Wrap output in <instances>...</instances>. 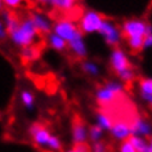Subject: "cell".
<instances>
[{
  "label": "cell",
  "mask_w": 152,
  "mask_h": 152,
  "mask_svg": "<svg viewBox=\"0 0 152 152\" xmlns=\"http://www.w3.org/2000/svg\"><path fill=\"white\" fill-rule=\"evenodd\" d=\"M151 48H152V32H150L146 37H144V47H143V49H151Z\"/></svg>",
  "instance_id": "27"
},
{
  "label": "cell",
  "mask_w": 152,
  "mask_h": 152,
  "mask_svg": "<svg viewBox=\"0 0 152 152\" xmlns=\"http://www.w3.org/2000/svg\"><path fill=\"white\" fill-rule=\"evenodd\" d=\"M34 56H35V52H34L32 47H28V48H23L22 49V57L25 59H32Z\"/></svg>",
  "instance_id": "25"
},
{
  "label": "cell",
  "mask_w": 152,
  "mask_h": 152,
  "mask_svg": "<svg viewBox=\"0 0 152 152\" xmlns=\"http://www.w3.org/2000/svg\"><path fill=\"white\" fill-rule=\"evenodd\" d=\"M103 134H104V130L102 128H99L97 124L92 125V126L88 128V138L92 140V142H99L103 138Z\"/></svg>",
  "instance_id": "20"
},
{
  "label": "cell",
  "mask_w": 152,
  "mask_h": 152,
  "mask_svg": "<svg viewBox=\"0 0 152 152\" xmlns=\"http://www.w3.org/2000/svg\"><path fill=\"white\" fill-rule=\"evenodd\" d=\"M90 152H108V148H107V144L104 142H94L90 147Z\"/></svg>",
  "instance_id": "21"
},
{
  "label": "cell",
  "mask_w": 152,
  "mask_h": 152,
  "mask_svg": "<svg viewBox=\"0 0 152 152\" xmlns=\"http://www.w3.org/2000/svg\"><path fill=\"white\" fill-rule=\"evenodd\" d=\"M20 99H21V104L25 110H27L28 112H32L35 110V104H36V99L32 92H30L27 89H23L20 92Z\"/></svg>",
  "instance_id": "15"
},
{
  "label": "cell",
  "mask_w": 152,
  "mask_h": 152,
  "mask_svg": "<svg viewBox=\"0 0 152 152\" xmlns=\"http://www.w3.org/2000/svg\"><path fill=\"white\" fill-rule=\"evenodd\" d=\"M3 9V0H0V10Z\"/></svg>",
  "instance_id": "29"
},
{
  "label": "cell",
  "mask_w": 152,
  "mask_h": 152,
  "mask_svg": "<svg viewBox=\"0 0 152 152\" xmlns=\"http://www.w3.org/2000/svg\"><path fill=\"white\" fill-rule=\"evenodd\" d=\"M98 34L103 37L106 44L113 48H117V45L120 44L121 39H123L121 28L112 20H110V18H104L103 20Z\"/></svg>",
  "instance_id": "7"
},
{
  "label": "cell",
  "mask_w": 152,
  "mask_h": 152,
  "mask_svg": "<svg viewBox=\"0 0 152 152\" xmlns=\"http://www.w3.org/2000/svg\"><path fill=\"white\" fill-rule=\"evenodd\" d=\"M148 143H150V147H151V150H152V135L150 137V139H148Z\"/></svg>",
  "instance_id": "28"
},
{
  "label": "cell",
  "mask_w": 152,
  "mask_h": 152,
  "mask_svg": "<svg viewBox=\"0 0 152 152\" xmlns=\"http://www.w3.org/2000/svg\"><path fill=\"white\" fill-rule=\"evenodd\" d=\"M81 70L84 74H86L90 77H98L101 75V67L99 64L94 61H89L85 59L81 62Z\"/></svg>",
  "instance_id": "17"
},
{
  "label": "cell",
  "mask_w": 152,
  "mask_h": 152,
  "mask_svg": "<svg viewBox=\"0 0 152 152\" xmlns=\"http://www.w3.org/2000/svg\"><path fill=\"white\" fill-rule=\"evenodd\" d=\"M138 90L144 103L152 106V77L142 79L138 84Z\"/></svg>",
  "instance_id": "14"
},
{
  "label": "cell",
  "mask_w": 152,
  "mask_h": 152,
  "mask_svg": "<svg viewBox=\"0 0 152 152\" xmlns=\"http://www.w3.org/2000/svg\"><path fill=\"white\" fill-rule=\"evenodd\" d=\"M47 39H48V44L50 45V48H53L57 52H63V50H66V49L68 48L66 41H64L61 36L57 35V34H54L53 31L50 34H48Z\"/></svg>",
  "instance_id": "18"
},
{
  "label": "cell",
  "mask_w": 152,
  "mask_h": 152,
  "mask_svg": "<svg viewBox=\"0 0 152 152\" xmlns=\"http://www.w3.org/2000/svg\"><path fill=\"white\" fill-rule=\"evenodd\" d=\"M25 0H3V5L8 7L10 9H14V8H18L23 4Z\"/></svg>",
  "instance_id": "24"
},
{
  "label": "cell",
  "mask_w": 152,
  "mask_h": 152,
  "mask_svg": "<svg viewBox=\"0 0 152 152\" xmlns=\"http://www.w3.org/2000/svg\"><path fill=\"white\" fill-rule=\"evenodd\" d=\"M37 1L45 7H50L61 12H70L76 7L77 0H37Z\"/></svg>",
  "instance_id": "13"
},
{
  "label": "cell",
  "mask_w": 152,
  "mask_h": 152,
  "mask_svg": "<svg viewBox=\"0 0 152 152\" xmlns=\"http://www.w3.org/2000/svg\"><path fill=\"white\" fill-rule=\"evenodd\" d=\"M113 120L112 119V116L110 115L108 112H97V115H96V124L98 125L99 128H102L103 130H108L110 132V129L112 128V125H113Z\"/></svg>",
  "instance_id": "19"
},
{
  "label": "cell",
  "mask_w": 152,
  "mask_h": 152,
  "mask_svg": "<svg viewBox=\"0 0 152 152\" xmlns=\"http://www.w3.org/2000/svg\"><path fill=\"white\" fill-rule=\"evenodd\" d=\"M71 137H72V142H74V144L86 143V140L89 139L88 138V126L80 120L75 121L74 125H72Z\"/></svg>",
  "instance_id": "10"
},
{
  "label": "cell",
  "mask_w": 152,
  "mask_h": 152,
  "mask_svg": "<svg viewBox=\"0 0 152 152\" xmlns=\"http://www.w3.org/2000/svg\"><path fill=\"white\" fill-rule=\"evenodd\" d=\"M1 21L4 22L10 41L18 48L32 47L37 39L39 31L36 30L31 17L17 20L8 10L1 12Z\"/></svg>",
  "instance_id": "1"
},
{
  "label": "cell",
  "mask_w": 152,
  "mask_h": 152,
  "mask_svg": "<svg viewBox=\"0 0 152 152\" xmlns=\"http://www.w3.org/2000/svg\"><path fill=\"white\" fill-rule=\"evenodd\" d=\"M129 142L132 143V146L135 148L137 152H152L147 138L138 137V135H132L130 138H129Z\"/></svg>",
  "instance_id": "16"
},
{
  "label": "cell",
  "mask_w": 152,
  "mask_h": 152,
  "mask_svg": "<svg viewBox=\"0 0 152 152\" xmlns=\"http://www.w3.org/2000/svg\"><path fill=\"white\" fill-rule=\"evenodd\" d=\"M111 137L116 140L124 142L128 140L132 137V128H130V123L125 120H116L113 121L112 128L110 129Z\"/></svg>",
  "instance_id": "9"
},
{
  "label": "cell",
  "mask_w": 152,
  "mask_h": 152,
  "mask_svg": "<svg viewBox=\"0 0 152 152\" xmlns=\"http://www.w3.org/2000/svg\"><path fill=\"white\" fill-rule=\"evenodd\" d=\"M132 135H138L143 138H150L152 135V123L144 117H134L130 121Z\"/></svg>",
  "instance_id": "8"
},
{
  "label": "cell",
  "mask_w": 152,
  "mask_h": 152,
  "mask_svg": "<svg viewBox=\"0 0 152 152\" xmlns=\"http://www.w3.org/2000/svg\"><path fill=\"white\" fill-rule=\"evenodd\" d=\"M116 98H117V96L106 84L99 86V88L96 90V101L101 106H103V107H108L110 104H112Z\"/></svg>",
  "instance_id": "11"
},
{
  "label": "cell",
  "mask_w": 152,
  "mask_h": 152,
  "mask_svg": "<svg viewBox=\"0 0 152 152\" xmlns=\"http://www.w3.org/2000/svg\"><path fill=\"white\" fill-rule=\"evenodd\" d=\"M7 37H8V31H7V27H5L4 22L0 20V41L7 39Z\"/></svg>",
  "instance_id": "26"
},
{
  "label": "cell",
  "mask_w": 152,
  "mask_h": 152,
  "mask_svg": "<svg viewBox=\"0 0 152 152\" xmlns=\"http://www.w3.org/2000/svg\"><path fill=\"white\" fill-rule=\"evenodd\" d=\"M121 32L126 37L130 50L140 52L144 47V37L152 32V26L140 18H129L121 25Z\"/></svg>",
  "instance_id": "3"
},
{
  "label": "cell",
  "mask_w": 152,
  "mask_h": 152,
  "mask_svg": "<svg viewBox=\"0 0 152 152\" xmlns=\"http://www.w3.org/2000/svg\"><path fill=\"white\" fill-rule=\"evenodd\" d=\"M28 133L32 142L41 150L50 152H59L62 150V142L57 135L52 134L50 130L40 123H34L28 128Z\"/></svg>",
  "instance_id": "4"
},
{
  "label": "cell",
  "mask_w": 152,
  "mask_h": 152,
  "mask_svg": "<svg viewBox=\"0 0 152 152\" xmlns=\"http://www.w3.org/2000/svg\"><path fill=\"white\" fill-rule=\"evenodd\" d=\"M103 20L104 17L99 12L93 9H88L80 17L79 28H80V31L83 34H88V35H90V34H98Z\"/></svg>",
  "instance_id": "6"
},
{
  "label": "cell",
  "mask_w": 152,
  "mask_h": 152,
  "mask_svg": "<svg viewBox=\"0 0 152 152\" xmlns=\"http://www.w3.org/2000/svg\"><path fill=\"white\" fill-rule=\"evenodd\" d=\"M119 152H137L135 148L132 146V143L128 140H124V142L120 143V147H119Z\"/></svg>",
  "instance_id": "22"
},
{
  "label": "cell",
  "mask_w": 152,
  "mask_h": 152,
  "mask_svg": "<svg viewBox=\"0 0 152 152\" xmlns=\"http://www.w3.org/2000/svg\"><path fill=\"white\" fill-rule=\"evenodd\" d=\"M110 66L123 84H130L135 79V71L133 70L130 59L123 49L113 48L111 50V53H110Z\"/></svg>",
  "instance_id": "5"
},
{
  "label": "cell",
  "mask_w": 152,
  "mask_h": 152,
  "mask_svg": "<svg viewBox=\"0 0 152 152\" xmlns=\"http://www.w3.org/2000/svg\"><path fill=\"white\" fill-rule=\"evenodd\" d=\"M31 20L35 25L36 30L39 31V34H50L53 31V25L50 20L43 13H32L31 14Z\"/></svg>",
  "instance_id": "12"
},
{
  "label": "cell",
  "mask_w": 152,
  "mask_h": 152,
  "mask_svg": "<svg viewBox=\"0 0 152 152\" xmlns=\"http://www.w3.org/2000/svg\"><path fill=\"white\" fill-rule=\"evenodd\" d=\"M53 32L61 36L67 43L68 49L77 58H86L88 47L84 40V34L80 31L79 26L70 20H61L53 25Z\"/></svg>",
  "instance_id": "2"
},
{
  "label": "cell",
  "mask_w": 152,
  "mask_h": 152,
  "mask_svg": "<svg viewBox=\"0 0 152 152\" xmlns=\"http://www.w3.org/2000/svg\"><path fill=\"white\" fill-rule=\"evenodd\" d=\"M67 152H90V147L86 143L81 144H75L72 148H70Z\"/></svg>",
  "instance_id": "23"
}]
</instances>
